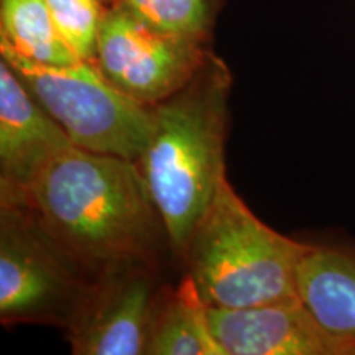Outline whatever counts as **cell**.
<instances>
[{"instance_id": "6da1fadb", "label": "cell", "mask_w": 355, "mask_h": 355, "mask_svg": "<svg viewBox=\"0 0 355 355\" xmlns=\"http://www.w3.org/2000/svg\"><path fill=\"white\" fill-rule=\"evenodd\" d=\"M17 204L92 282L123 265H153L162 243L170 245L139 163L128 158L69 146Z\"/></svg>"}, {"instance_id": "7a4b0ae2", "label": "cell", "mask_w": 355, "mask_h": 355, "mask_svg": "<svg viewBox=\"0 0 355 355\" xmlns=\"http://www.w3.org/2000/svg\"><path fill=\"white\" fill-rule=\"evenodd\" d=\"M230 87L229 66L212 51L186 86L152 105L148 141L137 163L180 259L227 176Z\"/></svg>"}, {"instance_id": "3957f363", "label": "cell", "mask_w": 355, "mask_h": 355, "mask_svg": "<svg viewBox=\"0 0 355 355\" xmlns=\"http://www.w3.org/2000/svg\"><path fill=\"white\" fill-rule=\"evenodd\" d=\"M311 245L261 222L225 176L183 260L209 308L242 309L298 296V268Z\"/></svg>"}, {"instance_id": "277c9868", "label": "cell", "mask_w": 355, "mask_h": 355, "mask_svg": "<svg viewBox=\"0 0 355 355\" xmlns=\"http://www.w3.org/2000/svg\"><path fill=\"white\" fill-rule=\"evenodd\" d=\"M0 55L74 146L139 162L152 128V105L115 89L94 61L44 66L3 48Z\"/></svg>"}, {"instance_id": "5b68a950", "label": "cell", "mask_w": 355, "mask_h": 355, "mask_svg": "<svg viewBox=\"0 0 355 355\" xmlns=\"http://www.w3.org/2000/svg\"><path fill=\"white\" fill-rule=\"evenodd\" d=\"M91 285L26 206L0 202V321L68 326Z\"/></svg>"}, {"instance_id": "8992f818", "label": "cell", "mask_w": 355, "mask_h": 355, "mask_svg": "<svg viewBox=\"0 0 355 355\" xmlns=\"http://www.w3.org/2000/svg\"><path fill=\"white\" fill-rule=\"evenodd\" d=\"M211 53V43L170 32L125 7L107 3L94 64L115 89L153 105L186 86Z\"/></svg>"}, {"instance_id": "52a82bcc", "label": "cell", "mask_w": 355, "mask_h": 355, "mask_svg": "<svg viewBox=\"0 0 355 355\" xmlns=\"http://www.w3.org/2000/svg\"><path fill=\"white\" fill-rule=\"evenodd\" d=\"M158 296L152 263L101 275L68 322L73 354L144 355Z\"/></svg>"}, {"instance_id": "ba28073f", "label": "cell", "mask_w": 355, "mask_h": 355, "mask_svg": "<svg viewBox=\"0 0 355 355\" xmlns=\"http://www.w3.org/2000/svg\"><path fill=\"white\" fill-rule=\"evenodd\" d=\"M224 355H355V343L327 331L300 296L252 308H209Z\"/></svg>"}, {"instance_id": "9c48e42d", "label": "cell", "mask_w": 355, "mask_h": 355, "mask_svg": "<svg viewBox=\"0 0 355 355\" xmlns=\"http://www.w3.org/2000/svg\"><path fill=\"white\" fill-rule=\"evenodd\" d=\"M69 146L60 123L0 58V202H20L37 173Z\"/></svg>"}, {"instance_id": "30bf717a", "label": "cell", "mask_w": 355, "mask_h": 355, "mask_svg": "<svg viewBox=\"0 0 355 355\" xmlns=\"http://www.w3.org/2000/svg\"><path fill=\"white\" fill-rule=\"evenodd\" d=\"M298 296L327 331L355 343V254L311 245L298 268Z\"/></svg>"}, {"instance_id": "8fae6325", "label": "cell", "mask_w": 355, "mask_h": 355, "mask_svg": "<svg viewBox=\"0 0 355 355\" xmlns=\"http://www.w3.org/2000/svg\"><path fill=\"white\" fill-rule=\"evenodd\" d=\"M145 354L224 355L211 332L209 306L188 272L175 290L158 296Z\"/></svg>"}, {"instance_id": "7c38bea8", "label": "cell", "mask_w": 355, "mask_h": 355, "mask_svg": "<svg viewBox=\"0 0 355 355\" xmlns=\"http://www.w3.org/2000/svg\"><path fill=\"white\" fill-rule=\"evenodd\" d=\"M0 48L44 66L81 61L58 30L46 0H0Z\"/></svg>"}, {"instance_id": "4fadbf2b", "label": "cell", "mask_w": 355, "mask_h": 355, "mask_svg": "<svg viewBox=\"0 0 355 355\" xmlns=\"http://www.w3.org/2000/svg\"><path fill=\"white\" fill-rule=\"evenodd\" d=\"M153 25L211 43L224 0H107Z\"/></svg>"}, {"instance_id": "5bb4252c", "label": "cell", "mask_w": 355, "mask_h": 355, "mask_svg": "<svg viewBox=\"0 0 355 355\" xmlns=\"http://www.w3.org/2000/svg\"><path fill=\"white\" fill-rule=\"evenodd\" d=\"M58 30L79 60L94 61L107 0H46Z\"/></svg>"}]
</instances>
